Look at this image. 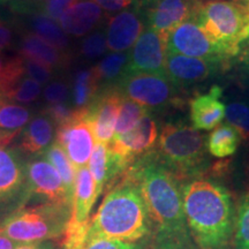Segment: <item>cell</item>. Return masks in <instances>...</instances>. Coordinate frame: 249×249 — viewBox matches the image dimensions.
I'll return each instance as SVG.
<instances>
[{
	"label": "cell",
	"instance_id": "obj_36",
	"mask_svg": "<svg viewBox=\"0 0 249 249\" xmlns=\"http://www.w3.org/2000/svg\"><path fill=\"white\" fill-rule=\"evenodd\" d=\"M77 0H46L37 8L36 13H42L54 21H59L61 15L73 6Z\"/></svg>",
	"mask_w": 249,
	"mask_h": 249
},
{
	"label": "cell",
	"instance_id": "obj_2",
	"mask_svg": "<svg viewBox=\"0 0 249 249\" xmlns=\"http://www.w3.org/2000/svg\"><path fill=\"white\" fill-rule=\"evenodd\" d=\"M183 211L193 238L201 249H224L233 232L231 196L209 180H193L182 187Z\"/></svg>",
	"mask_w": 249,
	"mask_h": 249
},
{
	"label": "cell",
	"instance_id": "obj_24",
	"mask_svg": "<svg viewBox=\"0 0 249 249\" xmlns=\"http://www.w3.org/2000/svg\"><path fill=\"white\" fill-rule=\"evenodd\" d=\"M26 15V26L30 29V33L35 34L40 39H43L53 48L68 53L70 38L57 21L52 20L42 13H31Z\"/></svg>",
	"mask_w": 249,
	"mask_h": 249
},
{
	"label": "cell",
	"instance_id": "obj_13",
	"mask_svg": "<svg viewBox=\"0 0 249 249\" xmlns=\"http://www.w3.org/2000/svg\"><path fill=\"white\" fill-rule=\"evenodd\" d=\"M166 38L148 28L128 53V64L124 73L166 74Z\"/></svg>",
	"mask_w": 249,
	"mask_h": 249
},
{
	"label": "cell",
	"instance_id": "obj_5",
	"mask_svg": "<svg viewBox=\"0 0 249 249\" xmlns=\"http://www.w3.org/2000/svg\"><path fill=\"white\" fill-rule=\"evenodd\" d=\"M71 207L45 203L21 209L0 223V232L20 244H33L65 234Z\"/></svg>",
	"mask_w": 249,
	"mask_h": 249
},
{
	"label": "cell",
	"instance_id": "obj_32",
	"mask_svg": "<svg viewBox=\"0 0 249 249\" xmlns=\"http://www.w3.org/2000/svg\"><path fill=\"white\" fill-rule=\"evenodd\" d=\"M225 119L240 138L249 143V105L239 102L231 103L226 107Z\"/></svg>",
	"mask_w": 249,
	"mask_h": 249
},
{
	"label": "cell",
	"instance_id": "obj_35",
	"mask_svg": "<svg viewBox=\"0 0 249 249\" xmlns=\"http://www.w3.org/2000/svg\"><path fill=\"white\" fill-rule=\"evenodd\" d=\"M21 57H22V55H21ZM22 60H23V67H24V73H26V75L29 76L30 79H33L34 81H36V82H38L40 86L45 85V83H49L50 81L53 79L54 71L52 70V68L23 57H22Z\"/></svg>",
	"mask_w": 249,
	"mask_h": 249
},
{
	"label": "cell",
	"instance_id": "obj_18",
	"mask_svg": "<svg viewBox=\"0 0 249 249\" xmlns=\"http://www.w3.org/2000/svg\"><path fill=\"white\" fill-rule=\"evenodd\" d=\"M223 90L213 86L209 92L198 96L191 102V119L194 128L211 130L219 126L225 118L226 107L220 101Z\"/></svg>",
	"mask_w": 249,
	"mask_h": 249
},
{
	"label": "cell",
	"instance_id": "obj_8",
	"mask_svg": "<svg viewBox=\"0 0 249 249\" xmlns=\"http://www.w3.org/2000/svg\"><path fill=\"white\" fill-rule=\"evenodd\" d=\"M29 196L22 158L17 151L0 145V211L23 204Z\"/></svg>",
	"mask_w": 249,
	"mask_h": 249
},
{
	"label": "cell",
	"instance_id": "obj_4",
	"mask_svg": "<svg viewBox=\"0 0 249 249\" xmlns=\"http://www.w3.org/2000/svg\"><path fill=\"white\" fill-rule=\"evenodd\" d=\"M192 18L226 58L239 54L249 38V9L239 2L208 1L197 7Z\"/></svg>",
	"mask_w": 249,
	"mask_h": 249
},
{
	"label": "cell",
	"instance_id": "obj_1",
	"mask_svg": "<svg viewBox=\"0 0 249 249\" xmlns=\"http://www.w3.org/2000/svg\"><path fill=\"white\" fill-rule=\"evenodd\" d=\"M130 181L141 193L149 220L155 224L165 245L180 246L186 239L182 188L176 174L164 163L144 157L133 167Z\"/></svg>",
	"mask_w": 249,
	"mask_h": 249
},
{
	"label": "cell",
	"instance_id": "obj_42",
	"mask_svg": "<svg viewBox=\"0 0 249 249\" xmlns=\"http://www.w3.org/2000/svg\"><path fill=\"white\" fill-rule=\"evenodd\" d=\"M107 12H119L132 5L133 0H91Z\"/></svg>",
	"mask_w": 249,
	"mask_h": 249
},
{
	"label": "cell",
	"instance_id": "obj_12",
	"mask_svg": "<svg viewBox=\"0 0 249 249\" xmlns=\"http://www.w3.org/2000/svg\"><path fill=\"white\" fill-rule=\"evenodd\" d=\"M123 99L124 96L116 86L105 87L86 108V119L91 127L96 143L110 144L113 140Z\"/></svg>",
	"mask_w": 249,
	"mask_h": 249
},
{
	"label": "cell",
	"instance_id": "obj_48",
	"mask_svg": "<svg viewBox=\"0 0 249 249\" xmlns=\"http://www.w3.org/2000/svg\"><path fill=\"white\" fill-rule=\"evenodd\" d=\"M5 1V0H0V4H1V2H4Z\"/></svg>",
	"mask_w": 249,
	"mask_h": 249
},
{
	"label": "cell",
	"instance_id": "obj_23",
	"mask_svg": "<svg viewBox=\"0 0 249 249\" xmlns=\"http://www.w3.org/2000/svg\"><path fill=\"white\" fill-rule=\"evenodd\" d=\"M31 111L0 96V145H7L29 123Z\"/></svg>",
	"mask_w": 249,
	"mask_h": 249
},
{
	"label": "cell",
	"instance_id": "obj_14",
	"mask_svg": "<svg viewBox=\"0 0 249 249\" xmlns=\"http://www.w3.org/2000/svg\"><path fill=\"white\" fill-rule=\"evenodd\" d=\"M145 18L150 29L166 38L171 30L193 17L194 0H147Z\"/></svg>",
	"mask_w": 249,
	"mask_h": 249
},
{
	"label": "cell",
	"instance_id": "obj_37",
	"mask_svg": "<svg viewBox=\"0 0 249 249\" xmlns=\"http://www.w3.org/2000/svg\"><path fill=\"white\" fill-rule=\"evenodd\" d=\"M68 97H70V88L62 81H53L49 83L44 90V98L49 105L66 103Z\"/></svg>",
	"mask_w": 249,
	"mask_h": 249
},
{
	"label": "cell",
	"instance_id": "obj_44",
	"mask_svg": "<svg viewBox=\"0 0 249 249\" xmlns=\"http://www.w3.org/2000/svg\"><path fill=\"white\" fill-rule=\"evenodd\" d=\"M239 59L242 64L249 67V38L241 45L240 51H239Z\"/></svg>",
	"mask_w": 249,
	"mask_h": 249
},
{
	"label": "cell",
	"instance_id": "obj_20",
	"mask_svg": "<svg viewBox=\"0 0 249 249\" xmlns=\"http://www.w3.org/2000/svg\"><path fill=\"white\" fill-rule=\"evenodd\" d=\"M55 124L48 114H37L24 127L20 139V149L26 155L39 156L48 150L54 141Z\"/></svg>",
	"mask_w": 249,
	"mask_h": 249
},
{
	"label": "cell",
	"instance_id": "obj_43",
	"mask_svg": "<svg viewBox=\"0 0 249 249\" xmlns=\"http://www.w3.org/2000/svg\"><path fill=\"white\" fill-rule=\"evenodd\" d=\"M23 244L14 241L13 239L8 238L7 235H5L4 233L0 232V249H17L18 246Z\"/></svg>",
	"mask_w": 249,
	"mask_h": 249
},
{
	"label": "cell",
	"instance_id": "obj_28",
	"mask_svg": "<svg viewBox=\"0 0 249 249\" xmlns=\"http://www.w3.org/2000/svg\"><path fill=\"white\" fill-rule=\"evenodd\" d=\"M44 154L45 157L48 158V160L52 164V166L60 174L62 181H64L65 186H66L68 193L73 197L77 173L76 167L71 164L66 152H65V150L61 148V145L58 142H54Z\"/></svg>",
	"mask_w": 249,
	"mask_h": 249
},
{
	"label": "cell",
	"instance_id": "obj_46",
	"mask_svg": "<svg viewBox=\"0 0 249 249\" xmlns=\"http://www.w3.org/2000/svg\"><path fill=\"white\" fill-rule=\"evenodd\" d=\"M235 2H239V4L244 5L245 7H247L249 9V0H235Z\"/></svg>",
	"mask_w": 249,
	"mask_h": 249
},
{
	"label": "cell",
	"instance_id": "obj_25",
	"mask_svg": "<svg viewBox=\"0 0 249 249\" xmlns=\"http://www.w3.org/2000/svg\"><path fill=\"white\" fill-rule=\"evenodd\" d=\"M101 89L92 68L77 71L71 89V107L75 110H86Z\"/></svg>",
	"mask_w": 249,
	"mask_h": 249
},
{
	"label": "cell",
	"instance_id": "obj_34",
	"mask_svg": "<svg viewBox=\"0 0 249 249\" xmlns=\"http://www.w3.org/2000/svg\"><path fill=\"white\" fill-rule=\"evenodd\" d=\"M107 50V34L98 30L86 37L81 45V54L87 59H96L104 54Z\"/></svg>",
	"mask_w": 249,
	"mask_h": 249
},
{
	"label": "cell",
	"instance_id": "obj_19",
	"mask_svg": "<svg viewBox=\"0 0 249 249\" xmlns=\"http://www.w3.org/2000/svg\"><path fill=\"white\" fill-rule=\"evenodd\" d=\"M103 15V9L91 0H77L61 15L58 22L68 35L81 37L95 29Z\"/></svg>",
	"mask_w": 249,
	"mask_h": 249
},
{
	"label": "cell",
	"instance_id": "obj_7",
	"mask_svg": "<svg viewBox=\"0 0 249 249\" xmlns=\"http://www.w3.org/2000/svg\"><path fill=\"white\" fill-rule=\"evenodd\" d=\"M116 88L124 97L150 111L166 107L174 98V85L166 74L124 73Z\"/></svg>",
	"mask_w": 249,
	"mask_h": 249
},
{
	"label": "cell",
	"instance_id": "obj_47",
	"mask_svg": "<svg viewBox=\"0 0 249 249\" xmlns=\"http://www.w3.org/2000/svg\"><path fill=\"white\" fill-rule=\"evenodd\" d=\"M163 249H179V246H173V245H165Z\"/></svg>",
	"mask_w": 249,
	"mask_h": 249
},
{
	"label": "cell",
	"instance_id": "obj_39",
	"mask_svg": "<svg viewBox=\"0 0 249 249\" xmlns=\"http://www.w3.org/2000/svg\"><path fill=\"white\" fill-rule=\"evenodd\" d=\"M83 249H139V247H136L132 242L97 238L86 241Z\"/></svg>",
	"mask_w": 249,
	"mask_h": 249
},
{
	"label": "cell",
	"instance_id": "obj_26",
	"mask_svg": "<svg viewBox=\"0 0 249 249\" xmlns=\"http://www.w3.org/2000/svg\"><path fill=\"white\" fill-rule=\"evenodd\" d=\"M128 64V53L113 52L92 68L102 88L116 86L123 77Z\"/></svg>",
	"mask_w": 249,
	"mask_h": 249
},
{
	"label": "cell",
	"instance_id": "obj_33",
	"mask_svg": "<svg viewBox=\"0 0 249 249\" xmlns=\"http://www.w3.org/2000/svg\"><path fill=\"white\" fill-rule=\"evenodd\" d=\"M235 248L249 249V193L241 198L235 222Z\"/></svg>",
	"mask_w": 249,
	"mask_h": 249
},
{
	"label": "cell",
	"instance_id": "obj_10",
	"mask_svg": "<svg viewBox=\"0 0 249 249\" xmlns=\"http://www.w3.org/2000/svg\"><path fill=\"white\" fill-rule=\"evenodd\" d=\"M76 170L87 166L96 141L91 127L86 119V110H76L70 120L58 126L57 141Z\"/></svg>",
	"mask_w": 249,
	"mask_h": 249
},
{
	"label": "cell",
	"instance_id": "obj_38",
	"mask_svg": "<svg viewBox=\"0 0 249 249\" xmlns=\"http://www.w3.org/2000/svg\"><path fill=\"white\" fill-rule=\"evenodd\" d=\"M43 112L48 114L57 126H60V124L70 120L75 114L76 110L71 107V104L66 102L60 103V104L48 105Z\"/></svg>",
	"mask_w": 249,
	"mask_h": 249
},
{
	"label": "cell",
	"instance_id": "obj_30",
	"mask_svg": "<svg viewBox=\"0 0 249 249\" xmlns=\"http://www.w3.org/2000/svg\"><path fill=\"white\" fill-rule=\"evenodd\" d=\"M40 92H42V86L38 82L30 79L29 76L24 75L18 80L13 86L9 87L6 91L2 93L1 97L14 103H21V104H29L38 99Z\"/></svg>",
	"mask_w": 249,
	"mask_h": 249
},
{
	"label": "cell",
	"instance_id": "obj_15",
	"mask_svg": "<svg viewBox=\"0 0 249 249\" xmlns=\"http://www.w3.org/2000/svg\"><path fill=\"white\" fill-rule=\"evenodd\" d=\"M157 136V123L151 112H148L132 130L123 136L113 138L108 147L129 164L138 156L147 154L155 145Z\"/></svg>",
	"mask_w": 249,
	"mask_h": 249
},
{
	"label": "cell",
	"instance_id": "obj_22",
	"mask_svg": "<svg viewBox=\"0 0 249 249\" xmlns=\"http://www.w3.org/2000/svg\"><path fill=\"white\" fill-rule=\"evenodd\" d=\"M18 49H20V55H22L23 58L45 65L53 71H62L70 64L68 53H65L48 44L30 31L22 34L18 43Z\"/></svg>",
	"mask_w": 249,
	"mask_h": 249
},
{
	"label": "cell",
	"instance_id": "obj_41",
	"mask_svg": "<svg viewBox=\"0 0 249 249\" xmlns=\"http://www.w3.org/2000/svg\"><path fill=\"white\" fill-rule=\"evenodd\" d=\"M46 0H14L12 4V9L17 14L26 15L36 13L38 6Z\"/></svg>",
	"mask_w": 249,
	"mask_h": 249
},
{
	"label": "cell",
	"instance_id": "obj_16",
	"mask_svg": "<svg viewBox=\"0 0 249 249\" xmlns=\"http://www.w3.org/2000/svg\"><path fill=\"white\" fill-rule=\"evenodd\" d=\"M218 64L219 62L167 52L165 71L174 86H188L210 77L217 71Z\"/></svg>",
	"mask_w": 249,
	"mask_h": 249
},
{
	"label": "cell",
	"instance_id": "obj_6",
	"mask_svg": "<svg viewBox=\"0 0 249 249\" xmlns=\"http://www.w3.org/2000/svg\"><path fill=\"white\" fill-rule=\"evenodd\" d=\"M158 149L163 163L174 174L194 173L203 167L207 160L205 136L186 124H165L160 134Z\"/></svg>",
	"mask_w": 249,
	"mask_h": 249
},
{
	"label": "cell",
	"instance_id": "obj_40",
	"mask_svg": "<svg viewBox=\"0 0 249 249\" xmlns=\"http://www.w3.org/2000/svg\"><path fill=\"white\" fill-rule=\"evenodd\" d=\"M14 44V30L7 21L0 18V51H5Z\"/></svg>",
	"mask_w": 249,
	"mask_h": 249
},
{
	"label": "cell",
	"instance_id": "obj_17",
	"mask_svg": "<svg viewBox=\"0 0 249 249\" xmlns=\"http://www.w3.org/2000/svg\"><path fill=\"white\" fill-rule=\"evenodd\" d=\"M144 31L143 21L133 11H123L112 17L107 31V49L112 52H126L132 49Z\"/></svg>",
	"mask_w": 249,
	"mask_h": 249
},
{
	"label": "cell",
	"instance_id": "obj_21",
	"mask_svg": "<svg viewBox=\"0 0 249 249\" xmlns=\"http://www.w3.org/2000/svg\"><path fill=\"white\" fill-rule=\"evenodd\" d=\"M97 198L95 181L88 166L81 167L76 173L73 202H71V213L68 223L74 224V225L88 226L90 223V213Z\"/></svg>",
	"mask_w": 249,
	"mask_h": 249
},
{
	"label": "cell",
	"instance_id": "obj_45",
	"mask_svg": "<svg viewBox=\"0 0 249 249\" xmlns=\"http://www.w3.org/2000/svg\"><path fill=\"white\" fill-rule=\"evenodd\" d=\"M17 249H51L50 246H45L42 244H37V242H33V244H23L18 246Z\"/></svg>",
	"mask_w": 249,
	"mask_h": 249
},
{
	"label": "cell",
	"instance_id": "obj_49",
	"mask_svg": "<svg viewBox=\"0 0 249 249\" xmlns=\"http://www.w3.org/2000/svg\"><path fill=\"white\" fill-rule=\"evenodd\" d=\"M248 179H249V170H248Z\"/></svg>",
	"mask_w": 249,
	"mask_h": 249
},
{
	"label": "cell",
	"instance_id": "obj_9",
	"mask_svg": "<svg viewBox=\"0 0 249 249\" xmlns=\"http://www.w3.org/2000/svg\"><path fill=\"white\" fill-rule=\"evenodd\" d=\"M166 49L170 53L210 61L222 62L227 59L192 18L170 31L166 37Z\"/></svg>",
	"mask_w": 249,
	"mask_h": 249
},
{
	"label": "cell",
	"instance_id": "obj_3",
	"mask_svg": "<svg viewBox=\"0 0 249 249\" xmlns=\"http://www.w3.org/2000/svg\"><path fill=\"white\" fill-rule=\"evenodd\" d=\"M149 216L138 186L129 181L108 193L89 223L87 240L104 238L133 242L149 231Z\"/></svg>",
	"mask_w": 249,
	"mask_h": 249
},
{
	"label": "cell",
	"instance_id": "obj_31",
	"mask_svg": "<svg viewBox=\"0 0 249 249\" xmlns=\"http://www.w3.org/2000/svg\"><path fill=\"white\" fill-rule=\"evenodd\" d=\"M24 75L26 73L21 55L15 58H6L0 52V96Z\"/></svg>",
	"mask_w": 249,
	"mask_h": 249
},
{
	"label": "cell",
	"instance_id": "obj_11",
	"mask_svg": "<svg viewBox=\"0 0 249 249\" xmlns=\"http://www.w3.org/2000/svg\"><path fill=\"white\" fill-rule=\"evenodd\" d=\"M27 182L29 195H36L48 203L71 207L73 197L68 193L60 174L42 155L34 156L28 161Z\"/></svg>",
	"mask_w": 249,
	"mask_h": 249
},
{
	"label": "cell",
	"instance_id": "obj_27",
	"mask_svg": "<svg viewBox=\"0 0 249 249\" xmlns=\"http://www.w3.org/2000/svg\"><path fill=\"white\" fill-rule=\"evenodd\" d=\"M240 140L239 133L232 126L229 124H219L208 138V151L217 158L227 157L236 151Z\"/></svg>",
	"mask_w": 249,
	"mask_h": 249
},
{
	"label": "cell",
	"instance_id": "obj_29",
	"mask_svg": "<svg viewBox=\"0 0 249 249\" xmlns=\"http://www.w3.org/2000/svg\"><path fill=\"white\" fill-rule=\"evenodd\" d=\"M148 112H150L149 108L124 97L123 102H121L119 114H118L113 138L123 136L129 130H132Z\"/></svg>",
	"mask_w": 249,
	"mask_h": 249
}]
</instances>
